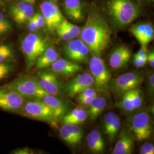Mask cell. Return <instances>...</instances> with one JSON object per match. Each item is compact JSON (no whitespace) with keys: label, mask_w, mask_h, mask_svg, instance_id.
I'll return each mask as SVG.
<instances>
[{"label":"cell","mask_w":154,"mask_h":154,"mask_svg":"<svg viewBox=\"0 0 154 154\" xmlns=\"http://www.w3.org/2000/svg\"><path fill=\"white\" fill-rule=\"evenodd\" d=\"M132 104L134 110L139 109L142 105L143 102V94L140 89L135 88L131 90Z\"/></svg>","instance_id":"obj_30"},{"label":"cell","mask_w":154,"mask_h":154,"mask_svg":"<svg viewBox=\"0 0 154 154\" xmlns=\"http://www.w3.org/2000/svg\"><path fill=\"white\" fill-rule=\"evenodd\" d=\"M87 118H88L87 111L84 109L80 108L79 112H78L77 115L74 118H72L71 119L66 122L65 123H70V124L79 125L80 124L83 123L86 121ZM63 124H65V123H63Z\"/></svg>","instance_id":"obj_31"},{"label":"cell","mask_w":154,"mask_h":154,"mask_svg":"<svg viewBox=\"0 0 154 154\" xmlns=\"http://www.w3.org/2000/svg\"><path fill=\"white\" fill-rule=\"evenodd\" d=\"M22 116L57 126V121L49 107L39 99L25 100L20 112Z\"/></svg>","instance_id":"obj_5"},{"label":"cell","mask_w":154,"mask_h":154,"mask_svg":"<svg viewBox=\"0 0 154 154\" xmlns=\"http://www.w3.org/2000/svg\"><path fill=\"white\" fill-rule=\"evenodd\" d=\"M81 29L74 24L69 22L66 19H63L57 27L55 30L60 38L68 41L75 38L79 36Z\"/></svg>","instance_id":"obj_19"},{"label":"cell","mask_w":154,"mask_h":154,"mask_svg":"<svg viewBox=\"0 0 154 154\" xmlns=\"http://www.w3.org/2000/svg\"><path fill=\"white\" fill-rule=\"evenodd\" d=\"M33 17L34 19L35 20V22H36V23L37 25V26H38V29L42 28L45 25V19L42 14H41L39 13H37L35 14H34Z\"/></svg>","instance_id":"obj_36"},{"label":"cell","mask_w":154,"mask_h":154,"mask_svg":"<svg viewBox=\"0 0 154 154\" xmlns=\"http://www.w3.org/2000/svg\"><path fill=\"white\" fill-rule=\"evenodd\" d=\"M86 143L89 150L95 154L102 153L105 149V141L97 130H93L88 133Z\"/></svg>","instance_id":"obj_23"},{"label":"cell","mask_w":154,"mask_h":154,"mask_svg":"<svg viewBox=\"0 0 154 154\" xmlns=\"http://www.w3.org/2000/svg\"><path fill=\"white\" fill-rule=\"evenodd\" d=\"M53 1H58V0H53Z\"/></svg>","instance_id":"obj_49"},{"label":"cell","mask_w":154,"mask_h":154,"mask_svg":"<svg viewBox=\"0 0 154 154\" xmlns=\"http://www.w3.org/2000/svg\"><path fill=\"white\" fill-rule=\"evenodd\" d=\"M140 154H154V145L149 142L144 143L140 149Z\"/></svg>","instance_id":"obj_35"},{"label":"cell","mask_w":154,"mask_h":154,"mask_svg":"<svg viewBox=\"0 0 154 154\" xmlns=\"http://www.w3.org/2000/svg\"><path fill=\"white\" fill-rule=\"evenodd\" d=\"M0 23L5 25H11L8 20L1 13H0Z\"/></svg>","instance_id":"obj_44"},{"label":"cell","mask_w":154,"mask_h":154,"mask_svg":"<svg viewBox=\"0 0 154 154\" xmlns=\"http://www.w3.org/2000/svg\"><path fill=\"white\" fill-rule=\"evenodd\" d=\"M13 152H11V154H33V151L31 149L28 147H23V148H20L17 149L13 151Z\"/></svg>","instance_id":"obj_41"},{"label":"cell","mask_w":154,"mask_h":154,"mask_svg":"<svg viewBox=\"0 0 154 154\" xmlns=\"http://www.w3.org/2000/svg\"><path fill=\"white\" fill-rule=\"evenodd\" d=\"M28 29L32 32H36L38 28L37 26V25L36 23V22L35 21V20L34 19L33 17L32 16V17H30L29 20L28 21Z\"/></svg>","instance_id":"obj_39"},{"label":"cell","mask_w":154,"mask_h":154,"mask_svg":"<svg viewBox=\"0 0 154 154\" xmlns=\"http://www.w3.org/2000/svg\"><path fill=\"white\" fill-rule=\"evenodd\" d=\"M26 99L6 85L0 86V109L20 112Z\"/></svg>","instance_id":"obj_9"},{"label":"cell","mask_w":154,"mask_h":154,"mask_svg":"<svg viewBox=\"0 0 154 154\" xmlns=\"http://www.w3.org/2000/svg\"><path fill=\"white\" fill-rule=\"evenodd\" d=\"M63 51L69 60L76 63H88L90 53L88 46L81 39L68 41L63 46Z\"/></svg>","instance_id":"obj_10"},{"label":"cell","mask_w":154,"mask_h":154,"mask_svg":"<svg viewBox=\"0 0 154 154\" xmlns=\"http://www.w3.org/2000/svg\"><path fill=\"white\" fill-rule=\"evenodd\" d=\"M28 8H34L33 4L28 3L24 1H21L19 3H17L11 8V16L12 17L14 16Z\"/></svg>","instance_id":"obj_32"},{"label":"cell","mask_w":154,"mask_h":154,"mask_svg":"<svg viewBox=\"0 0 154 154\" xmlns=\"http://www.w3.org/2000/svg\"><path fill=\"white\" fill-rule=\"evenodd\" d=\"M46 48V41L38 34L30 33L22 39L21 48L25 55L27 70H30L34 66L37 58Z\"/></svg>","instance_id":"obj_4"},{"label":"cell","mask_w":154,"mask_h":154,"mask_svg":"<svg viewBox=\"0 0 154 154\" xmlns=\"http://www.w3.org/2000/svg\"><path fill=\"white\" fill-rule=\"evenodd\" d=\"M15 66L14 63L1 62L0 63V82L10 77L14 72Z\"/></svg>","instance_id":"obj_28"},{"label":"cell","mask_w":154,"mask_h":154,"mask_svg":"<svg viewBox=\"0 0 154 154\" xmlns=\"http://www.w3.org/2000/svg\"><path fill=\"white\" fill-rule=\"evenodd\" d=\"M50 67L51 72L64 78L72 77L83 69L79 63L63 58H58Z\"/></svg>","instance_id":"obj_14"},{"label":"cell","mask_w":154,"mask_h":154,"mask_svg":"<svg viewBox=\"0 0 154 154\" xmlns=\"http://www.w3.org/2000/svg\"><path fill=\"white\" fill-rule=\"evenodd\" d=\"M121 127V119L117 114L113 112L106 113L104 116L103 128L105 135L110 141H113L117 135Z\"/></svg>","instance_id":"obj_18"},{"label":"cell","mask_w":154,"mask_h":154,"mask_svg":"<svg viewBox=\"0 0 154 154\" xmlns=\"http://www.w3.org/2000/svg\"><path fill=\"white\" fill-rule=\"evenodd\" d=\"M147 60H143L142 58L138 57L137 55H134V64L137 67H142L145 66L147 62Z\"/></svg>","instance_id":"obj_38"},{"label":"cell","mask_w":154,"mask_h":154,"mask_svg":"<svg viewBox=\"0 0 154 154\" xmlns=\"http://www.w3.org/2000/svg\"><path fill=\"white\" fill-rule=\"evenodd\" d=\"M121 99L118 106L119 109L126 112H131L134 111L131 98V91H128L121 96Z\"/></svg>","instance_id":"obj_26"},{"label":"cell","mask_w":154,"mask_h":154,"mask_svg":"<svg viewBox=\"0 0 154 154\" xmlns=\"http://www.w3.org/2000/svg\"><path fill=\"white\" fill-rule=\"evenodd\" d=\"M135 55H137L138 57L142 58L143 60L148 61V53L146 46L142 45L140 49L139 50V51Z\"/></svg>","instance_id":"obj_37"},{"label":"cell","mask_w":154,"mask_h":154,"mask_svg":"<svg viewBox=\"0 0 154 154\" xmlns=\"http://www.w3.org/2000/svg\"><path fill=\"white\" fill-rule=\"evenodd\" d=\"M149 91L153 93L154 90V75L153 73L151 74L149 77Z\"/></svg>","instance_id":"obj_42"},{"label":"cell","mask_w":154,"mask_h":154,"mask_svg":"<svg viewBox=\"0 0 154 154\" xmlns=\"http://www.w3.org/2000/svg\"><path fill=\"white\" fill-rule=\"evenodd\" d=\"M16 62V55L11 46L7 44H0V63Z\"/></svg>","instance_id":"obj_25"},{"label":"cell","mask_w":154,"mask_h":154,"mask_svg":"<svg viewBox=\"0 0 154 154\" xmlns=\"http://www.w3.org/2000/svg\"><path fill=\"white\" fill-rule=\"evenodd\" d=\"M132 137L139 142L151 137L152 127L150 116L147 111H140L132 116L128 122Z\"/></svg>","instance_id":"obj_7"},{"label":"cell","mask_w":154,"mask_h":154,"mask_svg":"<svg viewBox=\"0 0 154 154\" xmlns=\"http://www.w3.org/2000/svg\"><path fill=\"white\" fill-rule=\"evenodd\" d=\"M107 104V100L104 97L97 95L88 106V118L91 121L95 120L104 110Z\"/></svg>","instance_id":"obj_24"},{"label":"cell","mask_w":154,"mask_h":154,"mask_svg":"<svg viewBox=\"0 0 154 154\" xmlns=\"http://www.w3.org/2000/svg\"><path fill=\"white\" fill-rule=\"evenodd\" d=\"M34 14V8H28L21 11V13L13 16V18L17 23L21 24L28 21L29 19L33 16Z\"/></svg>","instance_id":"obj_29"},{"label":"cell","mask_w":154,"mask_h":154,"mask_svg":"<svg viewBox=\"0 0 154 154\" xmlns=\"http://www.w3.org/2000/svg\"><path fill=\"white\" fill-rule=\"evenodd\" d=\"M38 79L40 86L48 94L58 97L61 95V83L55 73L51 71H42L40 72Z\"/></svg>","instance_id":"obj_13"},{"label":"cell","mask_w":154,"mask_h":154,"mask_svg":"<svg viewBox=\"0 0 154 154\" xmlns=\"http://www.w3.org/2000/svg\"><path fill=\"white\" fill-rule=\"evenodd\" d=\"M143 82V75L138 72H126L114 79L110 88L118 96H121L132 89L139 88Z\"/></svg>","instance_id":"obj_8"},{"label":"cell","mask_w":154,"mask_h":154,"mask_svg":"<svg viewBox=\"0 0 154 154\" xmlns=\"http://www.w3.org/2000/svg\"><path fill=\"white\" fill-rule=\"evenodd\" d=\"M64 11L66 15L75 21H81L83 19V6L81 0H65Z\"/></svg>","instance_id":"obj_21"},{"label":"cell","mask_w":154,"mask_h":154,"mask_svg":"<svg viewBox=\"0 0 154 154\" xmlns=\"http://www.w3.org/2000/svg\"><path fill=\"white\" fill-rule=\"evenodd\" d=\"M107 8L112 22L118 28L131 23L140 13L139 6L132 0H109Z\"/></svg>","instance_id":"obj_2"},{"label":"cell","mask_w":154,"mask_h":154,"mask_svg":"<svg viewBox=\"0 0 154 154\" xmlns=\"http://www.w3.org/2000/svg\"><path fill=\"white\" fill-rule=\"evenodd\" d=\"M93 86V78L90 72H85L78 74L66 85V93L69 97L72 98L85 89Z\"/></svg>","instance_id":"obj_12"},{"label":"cell","mask_w":154,"mask_h":154,"mask_svg":"<svg viewBox=\"0 0 154 154\" xmlns=\"http://www.w3.org/2000/svg\"><path fill=\"white\" fill-rule=\"evenodd\" d=\"M40 8L46 28L50 31L55 30L64 19L58 6L52 2L45 1L41 4Z\"/></svg>","instance_id":"obj_11"},{"label":"cell","mask_w":154,"mask_h":154,"mask_svg":"<svg viewBox=\"0 0 154 154\" xmlns=\"http://www.w3.org/2000/svg\"><path fill=\"white\" fill-rule=\"evenodd\" d=\"M22 1H24L26 2H28V3H31L34 4L35 3V0H22Z\"/></svg>","instance_id":"obj_46"},{"label":"cell","mask_w":154,"mask_h":154,"mask_svg":"<svg viewBox=\"0 0 154 154\" xmlns=\"http://www.w3.org/2000/svg\"><path fill=\"white\" fill-rule=\"evenodd\" d=\"M129 30L141 45L147 46L154 39V28L151 23H137L133 25Z\"/></svg>","instance_id":"obj_17"},{"label":"cell","mask_w":154,"mask_h":154,"mask_svg":"<svg viewBox=\"0 0 154 154\" xmlns=\"http://www.w3.org/2000/svg\"><path fill=\"white\" fill-rule=\"evenodd\" d=\"M41 100L51 110L57 122L61 121L67 114L68 106L66 103L58 96L47 94Z\"/></svg>","instance_id":"obj_16"},{"label":"cell","mask_w":154,"mask_h":154,"mask_svg":"<svg viewBox=\"0 0 154 154\" xmlns=\"http://www.w3.org/2000/svg\"><path fill=\"white\" fill-rule=\"evenodd\" d=\"M98 95V93L96 89H94L93 88H86L83 90L81 93L78 94L77 96V100L82 99L83 98L90 97L92 96H96Z\"/></svg>","instance_id":"obj_34"},{"label":"cell","mask_w":154,"mask_h":154,"mask_svg":"<svg viewBox=\"0 0 154 154\" xmlns=\"http://www.w3.org/2000/svg\"><path fill=\"white\" fill-rule=\"evenodd\" d=\"M90 73L94 79L97 91L106 92L110 88L111 75L104 61L100 57L93 55L89 60Z\"/></svg>","instance_id":"obj_6"},{"label":"cell","mask_w":154,"mask_h":154,"mask_svg":"<svg viewBox=\"0 0 154 154\" xmlns=\"http://www.w3.org/2000/svg\"><path fill=\"white\" fill-rule=\"evenodd\" d=\"M79 37L93 55L100 57L111 42V30L103 17L91 11L81 30Z\"/></svg>","instance_id":"obj_1"},{"label":"cell","mask_w":154,"mask_h":154,"mask_svg":"<svg viewBox=\"0 0 154 154\" xmlns=\"http://www.w3.org/2000/svg\"><path fill=\"white\" fill-rule=\"evenodd\" d=\"M96 96H92V97H86V98H83L82 99H78V100H77V102L82 106H88Z\"/></svg>","instance_id":"obj_40"},{"label":"cell","mask_w":154,"mask_h":154,"mask_svg":"<svg viewBox=\"0 0 154 154\" xmlns=\"http://www.w3.org/2000/svg\"><path fill=\"white\" fill-rule=\"evenodd\" d=\"M26 99H41L48 94L41 88L37 78L29 75L17 77L6 85Z\"/></svg>","instance_id":"obj_3"},{"label":"cell","mask_w":154,"mask_h":154,"mask_svg":"<svg viewBox=\"0 0 154 154\" xmlns=\"http://www.w3.org/2000/svg\"><path fill=\"white\" fill-rule=\"evenodd\" d=\"M0 27H7V28H11V25H5L0 23Z\"/></svg>","instance_id":"obj_47"},{"label":"cell","mask_w":154,"mask_h":154,"mask_svg":"<svg viewBox=\"0 0 154 154\" xmlns=\"http://www.w3.org/2000/svg\"><path fill=\"white\" fill-rule=\"evenodd\" d=\"M60 135L61 137V139L66 143H67L69 145L75 146L77 145V143L75 142L74 139L71 135V134L68 132L67 130L63 126L61 127L59 130Z\"/></svg>","instance_id":"obj_33"},{"label":"cell","mask_w":154,"mask_h":154,"mask_svg":"<svg viewBox=\"0 0 154 154\" xmlns=\"http://www.w3.org/2000/svg\"><path fill=\"white\" fill-rule=\"evenodd\" d=\"M134 146V141L132 134L127 131L123 130L121 132L112 154H131Z\"/></svg>","instance_id":"obj_20"},{"label":"cell","mask_w":154,"mask_h":154,"mask_svg":"<svg viewBox=\"0 0 154 154\" xmlns=\"http://www.w3.org/2000/svg\"><path fill=\"white\" fill-rule=\"evenodd\" d=\"M58 58H59V54L54 48H46L37 58L34 66L37 69H45L51 66Z\"/></svg>","instance_id":"obj_22"},{"label":"cell","mask_w":154,"mask_h":154,"mask_svg":"<svg viewBox=\"0 0 154 154\" xmlns=\"http://www.w3.org/2000/svg\"><path fill=\"white\" fill-rule=\"evenodd\" d=\"M11 29L10 28L7 27H0V36L2 35L5 34V33L9 32V30Z\"/></svg>","instance_id":"obj_45"},{"label":"cell","mask_w":154,"mask_h":154,"mask_svg":"<svg viewBox=\"0 0 154 154\" xmlns=\"http://www.w3.org/2000/svg\"><path fill=\"white\" fill-rule=\"evenodd\" d=\"M131 56L130 49L125 45H119L112 50L109 57V64L114 70L123 68L129 62Z\"/></svg>","instance_id":"obj_15"},{"label":"cell","mask_w":154,"mask_h":154,"mask_svg":"<svg viewBox=\"0 0 154 154\" xmlns=\"http://www.w3.org/2000/svg\"><path fill=\"white\" fill-rule=\"evenodd\" d=\"M148 61L149 62V65L154 68V52L152 51H151L149 54H148Z\"/></svg>","instance_id":"obj_43"},{"label":"cell","mask_w":154,"mask_h":154,"mask_svg":"<svg viewBox=\"0 0 154 154\" xmlns=\"http://www.w3.org/2000/svg\"><path fill=\"white\" fill-rule=\"evenodd\" d=\"M66 130L68 131L73 138L74 139L77 144L81 143L83 137L82 129L78 125H73L70 123L63 124V126Z\"/></svg>","instance_id":"obj_27"},{"label":"cell","mask_w":154,"mask_h":154,"mask_svg":"<svg viewBox=\"0 0 154 154\" xmlns=\"http://www.w3.org/2000/svg\"><path fill=\"white\" fill-rule=\"evenodd\" d=\"M2 4V0H0V6Z\"/></svg>","instance_id":"obj_48"}]
</instances>
